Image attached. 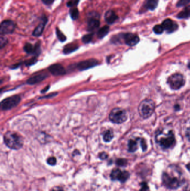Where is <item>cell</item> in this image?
<instances>
[{"instance_id":"b9f144b4","label":"cell","mask_w":190,"mask_h":191,"mask_svg":"<svg viewBox=\"0 0 190 191\" xmlns=\"http://www.w3.org/2000/svg\"><path fill=\"white\" fill-rule=\"evenodd\" d=\"M186 168L187 169V171L190 173V163H188V164L186 165Z\"/></svg>"},{"instance_id":"52a82bcc","label":"cell","mask_w":190,"mask_h":191,"mask_svg":"<svg viewBox=\"0 0 190 191\" xmlns=\"http://www.w3.org/2000/svg\"><path fill=\"white\" fill-rule=\"evenodd\" d=\"M161 148L164 150L171 149L175 146L176 144L175 136L172 132H170L165 137L160 138L157 140Z\"/></svg>"},{"instance_id":"484cf974","label":"cell","mask_w":190,"mask_h":191,"mask_svg":"<svg viewBox=\"0 0 190 191\" xmlns=\"http://www.w3.org/2000/svg\"><path fill=\"white\" fill-rule=\"evenodd\" d=\"M70 15L72 20H75L78 19L79 16V12L78 9L76 8H72L70 10Z\"/></svg>"},{"instance_id":"ab89813d","label":"cell","mask_w":190,"mask_h":191,"mask_svg":"<svg viewBox=\"0 0 190 191\" xmlns=\"http://www.w3.org/2000/svg\"><path fill=\"white\" fill-rule=\"evenodd\" d=\"M57 93H51V94H50V95H47V96H44V97H41V99H47V98H50V97H54V96H55V95H57Z\"/></svg>"},{"instance_id":"5bb4252c","label":"cell","mask_w":190,"mask_h":191,"mask_svg":"<svg viewBox=\"0 0 190 191\" xmlns=\"http://www.w3.org/2000/svg\"><path fill=\"white\" fill-rule=\"evenodd\" d=\"M96 13H95V14ZM94 14V15H95ZM100 26V21L97 16H94L90 17L87 22V30L88 31H93L97 29Z\"/></svg>"},{"instance_id":"ac0fdd59","label":"cell","mask_w":190,"mask_h":191,"mask_svg":"<svg viewBox=\"0 0 190 191\" xmlns=\"http://www.w3.org/2000/svg\"><path fill=\"white\" fill-rule=\"evenodd\" d=\"M130 176V174L127 171H121L118 177L117 180L119 181L122 183H124L128 180Z\"/></svg>"},{"instance_id":"7bdbcfd3","label":"cell","mask_w":190,"mask_h":191,"mask_svg":"<svg viewBox=\"0 0 190 191\" xmlns=\"http://www.w3.org/2000/svg\"><path fill=\"white\" fill-rule=\"evenodd\" d=\"M50 88V86H48L45 89H42V91H41V93H45V92H46L48 90V89Z\"/></svg>"},{"instance_id":"5b68a950","label":"cell","mask_w":190,"mask_h":191,"mask_svg":"<svg viewBox=\"0 0 190 191\" xmlns=\"http://www.w3.org/2000/svg\"><path fill=\"white\" fill-rule=\"evenodd\" d=\"M167 83L172 89L177 90L185 84V80L182 74L175 73L168 78Z\"/></svg>"},{"instance_id":"ba28073f","label":"cell","mask_w":190,"mask_h":191,"mask_svg":"<svg viewBox=\"0 0 190 191\" xmlns=\"http://www.w3.org/2000/svg\"><path fill=\"white\" fill-rule=\"evenodd\" d=\"M16 27L15 23L10 20H6L1 23L0 34L3 35L10 34L14 33Z\"/></svg>"},{"instance_id":"6da1fadb","label":"cell","mask_w":190,"mask_h":191,"mask_svg":"<svg viewBox=\"0 0 190 191\" xmlns=\"http://www.w3.org/2000/svg\"><path fill=\"white\" fill-rule=\"evenodd\" d=\"M162 183L164 187L176 191L186 183L182 169L177 164H170L161 175Z\"/></svg>"},{"instance_id":"44dd1931","label":"cell","mask_w":190,"mask_h":191,"mask_svg":"<svg viewBox=\"0 0 190 191\" xmlns=\"http://www.w3.org/2000/svg\"><path fill=\"white\" fill-rule=\"evenodd\" d=\"M138 149L137 140H130L128 144V150L130 153H134Z\"/></svg>"},{"instance_id":"f35d334b","label":"cell","mask_w":190,"mask_h":191,"mask_svg":"<svg viewBox=\"0 0 190 191\" xmlns=\"http://www.w3.org/2000/svg\"><path fill=\"white\" fill-rule=\"evenodd\" d=\"M186 183V185L183 189V191H190V183Z\"/></svg>"},{"instance_id":"4316f807","label":"cell","mask_w":190,"mask_h":191,"mask_svg":"<svg viewBox=\"0 0 190 191\" xmlns=\"http://www.w3.org/2000/svg\"><path fill=\"white\" fill-rule=\"evenodd\" d=\"M115 164L119 167H124L128 164V160L124 158H119L115 161Z\"/></svg>"},{"instance_id":"83f0119b","label":"cell","mask_w":190,"mask_h":191,"mask_svg":"<svg viewBox=\"0 0 190 191\" xmlns=\"http://www.w3.org/2000/svg\"><path fill=\"white\" fill-rule=\"evenodd\" d=\"M56 34H57V38L59 40V41H60L61 42H64L65 41H66V37L65 36V35L57 27L56 29Z\"/></svg>"},{"instance_id":"3957f363","label":"cell","mask_w":190,"mask_h":191,"mask_svg":"<svg viewBox=\"0 0 190 191\" xmlns=\"http://www.w3.org/2000/svg\"><path fill=\"white\" fill-rule=\"evenodd\" d=\"M155 108V103L152 99H145L141 102L138 106V112L143 119H147L153 114Z\"/></svg>"},{"instance_id":"ee69618b","label":"cell","mask_w":190,"mask_h":191,"mask_svg":"<svg viewBox=\"0 0 190 191\" xmlns=\"http://www.w3.org/2000/svg\"><path fill=\"white\" fill-rule=\"evenodd\" d=\"M188 68L190 69V61L189 63H188Z\"/></svg>"},{"instance_id":"8992f818","label":"cell","mask_w":190,"mask_h":191,"mask_svg":"<svg viewBox=\"0 0 190 191\" xmlns=\"http://www.w3.org/2000/svg\"><path fill=\"white\" fill-rule=\"evenodd\" d=\"M21 101V97L19 95H15L3 99L1 103V109L3 110H10L19 105Z\"/></svg>"},{"instance_id":"8fae6325","label":"cell","mask_w":190,"mask_h":191,"mask_svg":"<svg viewBox=\"0 0 190 191\" xmlns=\"http://www.w3.org/2000/svg\"><path fill=\"white\" fill-rule=\"evenodd\" d=\"M23 49L27 54L38 55L40 53V45L39 43H37L35 45H33L30 43H26L23 47Z\"/></svg>"},{"instance_id":"d6a6232c","label":"cell","mask_w":190,"mask_h":191,"mask_svg":"<svg viewBox=\"0 0 190 191\" xmlns=\"http://www.w3.org/2000/svg\"><path fill=\"white\" fill-rule=\"evenodd\" d=\"M47 163L48 164L53 166L57 164V159L55 157H50L48 159Z\"/></svg>"},{"instance_id":"4fadbf2b","label":"cell","mask_w":190,"mask_h":191,"mask_svg":"<svg viewBox=\"0 0 190 191\" xmlns=\"http://www.w3.org/2000/svg\"><path fill=\"white\" fill-rule=\"evenodd\" d=\"M162 26L164 27V30H166L168 33H173L178 28L177 24L175 23L170 19L165 20L163 21Z\"/></svg>"},{"instance_id":"f546056e","label":"cell","mask_w":190,"mask_h":191,"mask_svg":"<svg viewBox=\"0 0 190 191\" xmlns=\"http://www.w3.org/2000/svg\"><path fill=\"white\" fill-rule=\"evenodd\" d=\"M93 34H89L85 35L83 38H82V42L85 44H88L90 42H91L92 39H93Z\"/></svg>"},{"instance_id":"f1b7e54d","label":"cell","mask_w":190,"mask_h":191,"mask_svg":"<svg viewBox=\"0 0 190 191\" xmlns=\"http://www.w3.org/2000/svg\"><path fill=\"white\" fill-rule=\"evenodd\" d=\"M139 184L141 188L138 191H151L148 183L146 181H142Z\"/></svg>"},{"instance_id":"ffe728a7","label":"cell","mask_w":190,"mask_h":191,"mask_svg":"<svg viewBox=\"0 0 190 191\" xmlns=\"http://www.w3.org/2000/svg\"><path fill=\"white\" fill-rule=\"evenodd\" d=\"M79 46L76 44H69L65 45L63 49V53L65 54H69L72 53L78 49Z\"/></svg>"},{"instance_id":"9a60e30c","label":"cell","mask_w":190,"mask_h":191,"mask_svg":"<svg viewBox=\"0 0 190 191\" xmlns=\"http://www.w3.org/2000/svg\"><path fill=\"white\" fill-rule=\"evenodd\" d=\"M48 23V19L45 16L42 17L41 23L38 24V27L35 28L32 33V35L34 36H40L42 35L44 30L45 29L46 24Z\"/></svg>"},{"instance_id":"4dcf8cb0","label":"cell","mask_w":190,"mask_h":191,"mask_svg":"<svg viewBox=\"0 0 190 191\" xmlns=\"http://www.w3.org/2000/svg\"><path fill=\"white\" fill-rule=\"evenodd\" d=\"M164 29L162 25H157L153 27V31L156 34H161L164 32Z\"/></svg>"},{"instance_id":"603a6c76","label":"cell","mask_w":190,"mask_h":191,"mask_svg":"<svg viewBox=\"0 0 190 191\" xmlns=\"http://www.w3.org/2000/svg\"><path fill=\"white\" fill-rule=\"evenodd\" d=\"M114 138V134L112 130H108L106 131L103 135V140L105 142H110Z\"/></svg>"},{"instance_id":"277c9868","label":"cell","mask_w":190,"mask_h":191,"mask_svg":"<svg viewBox=\"0 0 190 191\" xmlns=\"http://www.w3.org/2000/svg\"><path fill=\"white\" fill-rule=\"evenodd\" d=\"M109 117L112 122L115 124H122L126 121L128 116L124 109L115 108L111 111Z\"/></svg>"},{"instance_id":"d4e9b609","label":"cell","mask_w":190,"mask_h":191,"mask_svg":"<svg viewBox=\"0 0 190 191\" xmlns=\"http://www.w3.org/2000/svg\"><path fill=\"white\" fill-rule=\"evenodd\" d=\"M121 172V170L119 168H115L112 170V171L110 173V178L113 181L117 180L118 177L119 173Z\"/></svg>"},{"instance_id":"cb8c5ba5","label":"cell","mask_w":190,"mask_h":191,"mask_svg":"<svg viewBox=\"0 0 190 191\" xmlns=\"http://www.w3.org/2000/svg\"><path fill=\"white\" fill-rule=\"evenodd\" d=\"M158 2L157 0H147L146 3V8L148 10L153 11L157 7Z\"/></svg>"},{"instance_id":"e0dca14e","label":"cell","mask_w":190,"mask_h":191,"mask_svg":"<svg viewBox=\"0 0 190 191\" xmlns=\"http://www.w3.org/2000/svg\"><path fill=\"white\" fill-rule=\"evenodd\" d=\"M118 19V16L113 10H108L104 15V20L106 23L111 25L114 23Z\"/></svg>"},{"instance_id":"30bf717a","label":"cell","mask_w":190,"mask_h":191,"mask_svg":"<svg viewBox=\"0 0 190 191\" xmlns=\"http://www.w3.org/2000/svg\"><path fill=\"white\" fill-rule=\"evenodd\" d=\"M123 38L126 44L129 46L136 45L139 42V37L132 33H127L123 35Z\"/></svg>"},{"instance_id":"7c38bea8","label":"cell","mask_w":190,"mask_h":191,"mask_svg":"<svg viewBox=\"0 0 190 191\" xmlns=\"http://www.w3.org/2000/svg\"><path fill=\"white\" fill-rule=\"evenodd\" d=\"M50 72L54 76H62L66 74V70L60 64H55L50 65L49 68Z\"/></svg>"},{"instance_id":"60d3db41","label":"cell","mask_w":190,"mask_h":191,"mask_svg":"<svg viewBox=\"0 0 190 191\" xmlns=\"http://www.w3.org/2000/svg\"><path fill=\"white\" fill-rule=\"evenodd\" d=\"M51 191H64L63 189H62L61 188L57 187L55 189H53Z\"/></svg>"},{"instance_id":"d6986e66","label":"cell","mask_w":190,"mask_h":191,"mask_svg":"<svg viewBox=\"0 0 190 191\" xmlns=\"http://www.w3.org/2000/svg\"><path fill=\"white\" fill-rule=\"evenodd\" d=\"M177 17L179 19H186L190 18V5L187 6L180 12Z\"/></svg>"},{"instance_id":"1f68e13d","label":"cell","mask_w":190,"mask_h":191,"mask_svg":"<svg viewBox=\"0 0 190 191\" xmlns=\"http://www.w3.org/2000/svg\"><path fill=\"white\" fill-rule=\"evenodd\" d=\"M8 39L6 38V37L3 36L2 35H1V38H0V46H1V48H3L4 46H5L7 44H8Z\"/></svg>"},{"instance_id":"836d02e7","label":"cell","mask_w":190,"mask_h":191,"mask_svg":"<svg viewBox=\"0 0 190 191\" xmlns=\"http://www.w3.org/2000/svg\"><path fill=\"white\" fill-rule=\"evenodd\" d=\"M190 2V0H179L177 4V7H183Z\"/></svg>"},{"instance_id":"8d00e7d4","label":"cell","mask_w":190,"mask_h":191,"mask_svg":"<svg viewBox=\"0 0 190 191\" xmlns=\"http://www.w3.org/2000/svg\"><path fill=\"white\" fill-rule=\"evenodd\" d=\"M37 61V59L36 58H32L31 59H30L29 61L26 62V65H31L34 64Z\"/></svg>"},{"instance_id":"d590c367","label":"cell","mask_w":190,"mask_h":191,"mask_svg":"<svg viewBox=\"0 0 190 191\" xmlns=\"http://www.w3.org/2000/svg\"><path fill=\"white\" fill-rule=\"evenodd\" d=\"M98 157H99V159L101 160H106L108 158V155L105 152H103L102 153H99Z\"/></svg>"},{"instance_id":"74e56055","label":"cell","mask_w":190,"mask_h":191,"mask_svg":"<svg viewBox=\"0 0 190 191\" xmlns=\"http://www.w3.org/2000/svg\"><path fill=\"white\" fill-rule=\"evenodd\" d=\"M42 1L44 4L49 5L53 4L55 0H42Z\"/></svg>"},{"instance_id":"7a4b0ae2","label":"cell","mask_w":190,"mask_h":191,"mask_svg":"<svg viewBox=\"0 0 190 191\" xmlns=\"http://www.w3.org/2000/svg\"><path fill=\"white\" fill-rule=\"evenodd\" d=\"M4 140L6 146L13 150L21 149L23 145V137L13 131H8L5 134Z\"/></svg>"},{"instance_id":"9c48e42d","label":"cell","mask_w":190,"mask_h":191,"mask_svg":"<svg viewBox=\"0 0 190 191\" xmlns=\"http://www.w3.org/2000/svg\"><path fill=\"white\" fill-rule=\"evenodd\" d=\"M98 61L94 59H88L84 61H80L77 64L76 67H77V68L79 70L83 71V70L93 68L96 65H98Z\"/></svg>"},{"instance_id":"7402d4cb","label":"cell","mask_w":190,"mask_h":191,"mask_svg":"<svg viewBox=\"0 0 190 191\" xmlns=\"http://www.w3.org/2000/svg\"><path fill=\"white\" fill-rule=\"evenodd\" d=\"M109 31V27L107 25L104 26L102 28H100L98 31V33H97L98 37L99 39L103 38L104 36H106V35L108 34Z\"/></svg>"},{"instance_id":"e575fe53","label":"cell","mask_w":190,"mask_h":191,"mask_svg":"<svg viewBox=\"0 0 190 191\" xmlns=\"http://www.w3.org/2000/svg\"><path fill=\"white\" fill-rule=\"evenodd\" d=\"M140 144H141V148H142L143 152H146L147 149V144L146 141L143 139H141Z\"/></svg>"},{"instance_id":"2e32d148","label":"cell","mask_w":190,"mask_h":191,"mask_svg":"<svg viewBox=\"0 0 190 191\" xmlns=\"http://www.w3.org/2000/svg\"><path fill=\"white\" fill-rule=\"evenodd\" d=\"M48 77V74L46 73L38 74L30 78L28 80H27L26 83L27 84H30V85L36 84L44 80Z\"/></svg>"}]
</instances>
